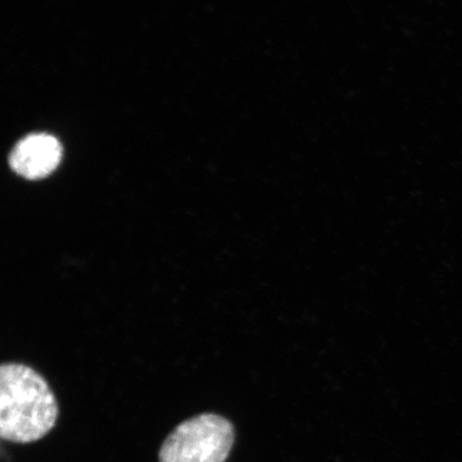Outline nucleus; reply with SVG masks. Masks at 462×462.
Here are the masks:
<instances>
[{
    "label": "nucleus",
    "mask_w": 462,
    "mask_h": 462,
    "mask_svg": "<svg viewBox=\"0 0 462 462\" xmlns=\"http://www.w3.org/2000/svg\"><path fill=\"white\" fill-rule=\"evenodd\" d=\"M234 427L226 419L204 413L176 427L160 449V462H225L233 448Z\"/></svg>",
    "instance_id": "nucleus-2"
},
{
    "label": "nucleus",
    "mask_w": 462,
    "mask_h": 462,
    "mask_svg": "<svg viewBox=\"0 0 462 462\" xmlns=\"http://www.w3.org/2000/svg\"><path fill=\"white\" fill-rule=\"evenodd\" d=\"M61 158L60 141L45 133H38L17 143L9 163L17 175L28 180H38L50 176L60 166Z\"/></svg>",
    "instance_id": "nucleus-3"
},
{
    "label": "nucleus",
    "mask_w": 462,
    "mask_h": 462,
    "mask_svg": "<svg viewBox=\"0 0 462 462\" xmlns=\"http://www.w3.org/2000/svg\"><path fill=\"white\" fill-rule=\"evenodd\" d=\"M58 404L42 374L19 363L0 367V437L13 443L40 440L54 429Z\"/></svg>",
    "instance_id": "nucleus-1"
}]
</instances>
